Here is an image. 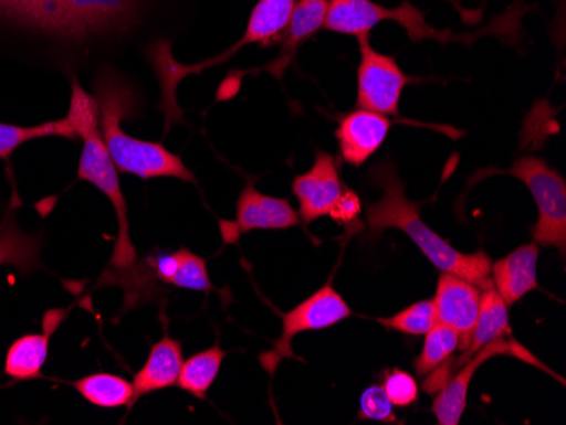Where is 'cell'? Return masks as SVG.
Here are the masks:
<instances>
[{
	"mask_svg": "<svg viewBox=\"0 0 566 425\" xmlns=\"http://www.w3.org/2000/svg\"><path fill=\"white\" fill-rule=\"evenodd\" d=\"M76 392L98 408L133 407L135 386L123 376L111 373L88 374L72 383Z\"/></svg>",
	"mask_w": 566,
	"mask_h": 425,
	"instance_id": "obj_20",
	"label": "cell"
},
{
	"mask_svg": "<svg viewBox=\"0 0 566 425\" xmlns=\"http://www.w3.org/2000/svg\"><path fill=\"white\" fill-rule=\"evenodd\" d=\"M361 62L358 66L356 109L374 110L384 116H399L403 88L412 82L392 56L381 55L370 44V36L358 38Z\"/></svg>",
	"mask_w": 566,
	"mask_h": 425,
	"instance_id": "obj_10",
	"label": "cell"
},
{
	"mask_svg": "<svg viewBox=\"0 0 566 425\" xmlns=\"http://www.w3.org/2000/svg\"><path fill=\"white\" fill-rule=\"evenodd\" d=\"M539 246L523 244L516 252L499 259L491 268L492 284L507 306H514L537 288Z\"/></svg>",
	"mask_w": 566,
	"mask_h": 425,
	"instance_id": "obj_15",
	"label": "cell"
},
{
	"mask_svg": "<svg viewBox=\"0 0 566 425\" xmlns=\"http://www.w3.org/2000/svg\"><path fill=\"white\" fill-rule=\"evenodd\" d=\"M368 182L381 192L380 199L367 205V230L371 236H378L387 230L400 231L412 240L441 273L465 278L480 290L494 287L489 255L485 252H458L440 234L426 226L421 217V204L407 196L406 183L392 161L381 160L374 164L368 171Z\"/></svg>",
	"mask_w": 566,
	"mask_h": 425,
	"instance_id": "obj_1",
	"label": "cell"
},
{
	"mask_svg": "<svg viewBox=\"0 0 566 425\" xmlns=\"http://www.w3.org/2000/svg\"><path fill=\"white\" fill-rule=\"evenodd\" d=\"M345 185L339 174L338 160L326 151H317L313 168L298 174L292 182V192L298 200V217L305 224L329 214Z\"/></svg>",
	"mask_w": 566,
	"mask_h": 425,
	"instance_id": "obj_11",
	"label": "cell"
},
{
	"mask_svg": "<svg viewBox=\"0 0 566 425\" xmlns=\"http://www.w3.org/2000/svg\"><path fill=\"white\" fill-rule=\"evenodd\" d=\"M495 357H514L517 358V360L524 361V363L533 364V366L546 371V373L552 374V376H556V373L548 370L546 364L537 360V358L531 353L530 349L524 348L521 342L507 338L495 339V341L489 342V344L479 349L469 361L461 364L457 373L451 374V379L448 380L447 385H444L440 392L436 393L434 404H432L431 411L438 424H460L463 412H465L467 408L470 382H472L479 368L482 366L485 361L492 360V358Z\"/></svg>",
	"mask_w": 566,
	"mask_h": 425,
	"instance_id": "obj_9",
	"label": "cell"
},
{
	"mask_svg": "<svg viewBox=\"0 0 566 425\" xmlns=\"http://www.w3.org/2000/svg\"><path fill=\"white\" fill-rule=\"evenodd\" d=\"M101 132L117 170L142 180L177 179L193 183L196 177L182 158L171 153L161 142L143 141L123 131V120L135 113L136 97L132 87L113 70H104L95 78Z\"/></svg>",
	"mask_w": 566,
	"mask_h": 425,
	"instance_id": "obj_2",
	"label": "cell"
},
{
	"mask_svg": "<svg viewBox=\"0 0 566 425\" xmlns=\"http://www.w3.org/2000/svg\"><path fill=\"white\" fill-rule=\"evenodd\" d=\"M524 183L537 208L533 240L537 246L556 247L565 258L566 249V182L545 160L523 157L505 171Z\"/></svg>",
	"mask_w": 566,
	"mask_h": 425,
	"instance_id": "obj_7",
	"label": "cell"
},
{
	"mask_svg": "<svg viewBox=\"0 0 566 425\" xmlns=\"http://www.w3.org/2000/svg\"><path fill=\"white\" fill-rule=\"evenodd\" d=\"M76 139L75 128L69 116L50 123L38 124V126H15V124L0 123V160L9 164L12 153L24 142L34 141V139L51 138Z\"/></svg>",
	"mask_w": 566,
	"mask_h": 425,
	"instance_id": "obj_22",
	"label": "cell"
},
{
	"mask_svg": "<svg viewBox=\"0 0 566 425\" xmlns=\"http://www.w3.org/2000/svg\"><path fill=\"white\" fill-rule=\"evenodd\" d=\"M182 364V344L165 334L157 344L151 346L148 360L135 374V380H133L135 404L143 395L177 385Z\"/></svg>",
	"mask_w": 566,
	"mask_h": 425,
	"instance_id": "obj_18",
	"label": "cell"
},
{
	"mask_svg": "<svg viewBox=\"0 0 566 425\" xmlns=\"http://www.w3.org/2000/svg\"><path fill=\"white\" fill-rule=\"evenodd\" d=\"M380 326L390 331L402 332L409 336H424L431 331L438 320H436L434 302L432 300H421L412 304L407 309L394 314L390 317H380L377 319Z\"/></svg>",
	"mask_w": 566,
	"mask_h": 425,
	"instance_id": "obj_24",
	"label": "cell"
},
{
	"mask_svg": "<svg viewBox=\"0 0 566 425\" xmlns=\"http://www.w3.org/2000/svg\"><path fill=\"white\" fill-rule=\"evenodd\" d=\"M531 11L530 6L521 2L512 4L504 14L492 19L491 24L473 33L454 34L451 31L436 30L429 26L424 12L416 8L410 0H402L397 8H385L374 0H329L324 28L331 33L348 36H370V31L384 21L397 22L406 31L412 43L434 40L440 44H472L482 36H497L504 41H517L521 19Z\"/></svg>",
	"mask_w": 566,
	"mask_h": 425,
	"instance_id": "obj_3",
	"label": "cell"
},
{
	"mask_svg": "<svg viewBox=\"0 0 566 425\" xmlns=\"http://www.w3.org/2000/svg\"><path fill=\"white\" fill-rule=\"evenodd\" d=\"M301 224L298 212L287 199L263 195L248 183L237 204V234L251 231H282Z\"/></svg>",
	"mask_w": 566,
	"mask_h": 425,
	"instance_id": "obj_14",
	"label": "cell"
},
{
	"mask_svg": "<svg viewBox=\"0 0 566 425\" xmlns=\"http://www.w3.org/2000/svg\"><path fill=\"white\" fill-rule=\"evenodd\" d=\"M381 389L389 396L394 407H410L419 399V385L415 376L400 368L385 371Z\"/></svg>",
	"mask_w": 566,
	"mask_h": 425,
	"instance_id": "obj_26",
	"label": "cell"
},
{
	"mask_svg": "<svg viewBox=\"0 0 566 425\" xmlns=\"http://www.w3.org/2000/svg\"><path fill=\"white\" fill-rule=\"evenodd\" d=\"M295 0H260L254 6L248 19L247 31L244 36L238 43L229 47L228 52L216 59L206 60L196 65H184L178 63L171 55V47L168 41H158L149 47L148 59L151 63L158 81L161 85V113L165 114V123H167V131L171 124L182 123L184 114L177 104V87L182 78L193 75V73L208 70L209 66L221 65L226 60L231 59L238 50L248 46V44H273L280 41L283 31L287 28L289 19L294 11Z\"/></svg>",
	"mask_w": 566,
	"mask_h": 425,
	"instance_id": "obj_6",
	"label": "cell"
},
{
	"mask_svg": "<svg viewBox=\"0 0 566 425\" xmlns=\"http://www.w3.org/2000/svg\"><path fill=\"white\" fill-rule=\"evenodd\" d=\"M358 418L359 421L387 422V424H394L397 421L392 402L381 386L371 385L361 393Z\"/></svg>",
	"mask_w": 566,
	"mask_h": 425,
	"instance_id": "obj_27",
	"label": "cell"
},
{
	"mask_svg": "<svg viewBox=\"0 0 566 425\" xmlns=\"http://www.w3.org/2000/svg\"><path fill=\"white\" fill-rule=\"evenodd\" d=\"M392 120L374 110L355 109L339 119L336 138L343 160L359 168L367 163L384 145Z\"/></svg>",
	"mask_w": 566,
	"mask_h": 425,
	"instance_id": "obj_13",
	"label": "cell"
},
{
	"mask_svg": "<svg viewBox=\"0 0 566 425\" xmlns=\"http://www.w3.org/2000/svg\"><path fill=\"white\" fill-rule=\"evenodd\" d=\"M138 0H0V22L60 40L123 30L135 19Z\"/></svg>",
	"mask_w": 566,
	"mask_h": 425,
	"instance_id": "obj_4",
	"label": "cell"
},
{
	"mask_svg": "<svg viewBox=\"0 0 566 425\" xmlns=\"http://www.w3.org/2000/svg\"><path fill=\"white\" fill-rule=\"evenodd\" d=\"M66 310H53L44 317V334H28L12 342L6 357V374L18 382L36 380L41 376L50 351L51 334L56 331Z\"/></svg>",
	"mask_w": 566,
	"mask_h": 425,
	"instance_id": "obj_16",
	"label": "cell"
},
{
	"mask_svg": "<svg viewBox=\"0 0 566 425\" xmlns=\"http://www.w3.org/2000/svg\"><path fill=\"white\" fill-rule=\"evenodd\" d=\"M482 290L465 278L441 273L436 288L434 302L436 320L447 323L460 336V351L463 353L470 342L473 326L480 312Z\"/></svg>",
	"mask_w": 566,
	"mask_h": 425,
	"instance_id": "obj_12",
	"label": "cell"
},
{
	"mask_svg": "<svg viewBox=\"0 0 566 425\" xmlns=\"http://www.w3.org/2000/svg\"><path fill=\"white\" fill-rule=\"evenodd\" d=\"M359 214H361V200L353 190L345 189L327 215L336 224L349 227L353 226V222L358 221Z\"/></svg>",
	"mask_w": 566,
	"mask_h": 425,
	"instance_id": "obj_28",
	"label": "cell"
},
{
	"mask_svg": "<svg viewBox=\"0 0 566 425\" xmlns=\"http://www.w3.org/2000/svg\"><path fill=\"white\" fill-rule=\"evenodd\" d=\"M327 8H329V0H298L295 2L287 28L280 38L282 52L275 62L266 66L279 81H282L283 73L294 60L297 47L308 38H313L317 31L323 30Z\"/></svg>",
	"mask_w": 566,
	"mask_h": 425,
	"instance_id": "obj_17",
	"label": "cell"
},
{
	"mask_svg": "<svg viewBox=\"0 0 566 425\" xmlns=\"http://www.w3.org/2000/svg\"><path fill=\"white\" fill-rule=\"evenodd\" d=\"M40 237L25 234L15 217L6 215L0 224V266H14L19 273L40 269Z\"/></svg>",
	"mask_w": 566,
	"mask_h": 425,
	"instance_id": "obj_19",
	"label": "cell"
},
{
	"mask_svg": "<svg viewBox=\"0 0 566 425\" xmlns=\"http://www.w3.org/2000/svg\"><path fill=\"white\" fill-rule=\"evenodd\" d=\"M349 316H352V309L345 298L334 290L331 284L324 285L321 290L305 298L304 302L298 304L295 309L283 314L282 336L276 339L272 351L263 354V366L269 370V373H275L280 361L292 357V341L295 336L333 328Z\"/></svg>",
	"mask_w": 566,
	"mask_h": 425,
	"instance_id": "obj_8",
	"label": "cell"
},
{
	"mask_svg": "<svg viewBox=\"0 0 566 425\" xmlns=\"http://www.w3.org/2000/svg\"><path fill=\"white\" fill-rule=\"evenodd\" d=\"M424 336L421 354L412 363L419 376H426L436 368L450 361L454 351L460 349V336L453 329L448 328L447 323L436 322L431 331Z\"/></svg>",
	"mask_w": 566,
	"mask_h": 425,
	"instance_id": "obj_23",
	"label": "cell"
},
{
	"mask_svg": "<svg viewBox=\"0 0 566 425\" xmlns=\"http://www.w3.org/2000/svg\"><path fill=\"white\" fill-rule=\"evenodd\" d=\"M228 351L219 344L193 354L189 360L184 361L182 370L178 374L177 385L189 392L196 399H206L209 389L214 385L221 371Z\"/></svg>",
	"mask_w": 566,
	"mask_h": 425,
	"instance_id": "obj_21",
	"label": "cell"
},
{
	"mask_svg": "<svg viewBox=\"0 0 566 425\" xmlns=\"http://www.w3.org/2000/svg\"><path fill=\"white\" fill-rule=\"evenodd\" d=\"M178 268L175 277L171 278V287L186 288L192 291H212L211 278H209L208 263L206 259L189 252L186 247L178 249Z\"/></svg>",
	"mask_w": 566,
	"mask_h": 425,
	"instance_id": "obj_25",
	"label": "cell"
},
{
	"mask_svg": "<svg viewBox=\"0 0 566 425\" xmlns=\"http://www.w3.org/2000/svg\"><path fill=\"white\" fill-rule=\"evenodd\" d=\"M66 116L72 119L76 135L84 139V149H82L78 173H76L78 180L97 187L109 199L117 214L119 234H117L111 266L117 269L133 268L138 256L129 237L126 199H124L119 174H117L119 170L114 164L109 149L102 138L97 100L76 82L72 84V98H70V110Z\"/></svg>",
	"mask_w": 566,
	"mask_h": 425,
	"instance_id": "obj_5",
	"label": "cell"
}]
</instances>
